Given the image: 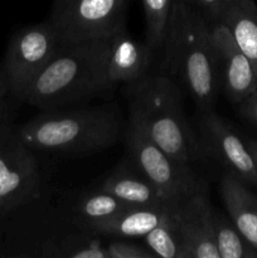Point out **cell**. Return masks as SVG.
<instances>
[{
    "instance_id": "484cf974",
    "label": "cell",
    "mask_w": 257,
    "mask_h": 258,
    "mask_svg": "<svg viewBox=\"0 0 257 258\" xmlns=\"http://www.w3.org/2000/svg\"><path fill=\"white\" fill-rule=\"evenodd\" d=\"M248 146H249V149H251L252 154H253L254 159H256V163H257V141H249Z\"/></svg>"
},
{
    "instance_id": "d4e9b609",
    "label": "cell",
    "mask_w": 257,
    "mask_h": 258,
    "mask_svg": "<svg viewBox=\"0 0 257 258\" xmlns=\"http://www.w3.org/2000/svg\"><path fill=\"white\" fill-rule=\"evenodd\" d=\"M238 106L242 115L257 125V90L247 96L242 102L238 103Z\"/></svg>"
},
{
    "instance_id": "5bb4252c",
    "label": "cell",
    "mask_w": 257,
    "mask_h": 258,
    "mask_svg": "<svg viewBox=\"0 0 257 258\" xmlns=\"http://www.w3.org/2000/svg\"><path fill=\"white\" fill-rule=\"evenodd\" d=\"M173 212L164 208L128 207L108 219L90 224L86 229L112 238H143Z\"/></svg>"
},
{
    "instance_id": "4fadbf2b",
    "label": "cell",
    "mask_w": 257,
    "mask_h": 258,
    "mask_svg": "<svg viewBox=\"0 0 257 258\" xmlns=\"http://www.w3.org/2000/svg\"><path fill=\"white\" fill-rule=\"evenodd\" d=\"M219 191L232 223L257 249V197L231 171L222 176Z\"/></svg>"
},
{
    "instance_id": "277c9868",
    "label": "cell",
    "mask_w": 257,
    "mask_h": 258,
    "mask_svg": "<svg viewBox=\"0 0 257 258\" xmlns=\"http://www.w3.org/2000/svg\"><path fill=\"white\" fill-rule=\"evenodd\" d=\"M130 116L166 154L191 165L203 158L201 140L188 123L180 87L166 75H148L127 85Z\"/></svg>"
},
{
    "instance_id": "7a4b0ae2",
    "label": "cell",
    "mask_w": 257,
    "mask_h": 258,
    "mask_svg": "<svg viewBox=\"0 0 257 258\" xmlns=\"http://www.w3.org/2000/svg\"><path fill=\"white\" fill-rule=\"evenodd\" d=\"M110 38L60 44L29 83L20 102L53 110L92 98L111 87L107 76Z\"/></svg>"
},
{
    "instance_id": "5b68a950",
    "label": "cell",
    "mask_w": 257,
    "mask_h": 258,
    "mask_svg": "<svg viewBox=\"0 0 257 258\" xmlns=\"http://www.w3.org/2000/svg\"><path fill=\"white\" fill-rule=\"evenodd\" d=\"M125 138L134 165L156 189L169 211L175 212L196 190L201 178L196 175L190 165L175 160L156 145L130 117Z\"/></svg>"
},
{
    "instance_id": "cb8c5ba5",
    "label": "cell",
    "mask_w": 257,
    "mask_h": 258,
    "mask_svg": "<svg viewBox=\"0 0 257 258\" xmlns=\"http://www.w3.org/2000/svg\"><path fill=\"white\" fill-rule=\"evenodd\" d=\"M202 13L211 23L218 20L224 5L228 0H184Z\"/></svg>"
},
{
    "instance_id": "603a6c76",
    "label": "cell",
    "mask_w": 257,
    "mask_h": 258,
    "mask_svg": "<svg viewBox=\"0 0 257 258\" xmlns=\"http://www.w3.org/2000/svg\"><path fill=\"white\" fill-rule=\"evenodd\" d=\"M17 102L20 101L15 96L4 66L0 63V122L13 120Z\"/></svg>"
},
{
    "instance_id": "d6986e66",
    "label": "cell",
    "mask_w": 257,
    "mask_h": 258,
    "mask_svg": "<svg viewBox=\"0 0 257 258\" xmlns=\"http://www.w3.org/2000/svg\"><path fill=\"white\" fill-rule=\"evenodd\" d=\"M146 247L163 258H185L183 241L176 227L174 213L168 214L155 228L143 237Z\"/></svg>"
},
{
    "instance_id": "44dd1931",
    "label": "cell",
    "mask_w": 257,
    "mask_h": 258,
    "mask_svg": "<svg viewBox=\"0 0 257 258\" xmlns=\"http://www.w3.org/2000/svg\"><path fill=\"white\" fill-rule=\"evenodd\" d=\"M101 236L86 229L85 233H75L65 237L53 251L54 257L65 258H108L106 246Z\"/></svg>"
},
{
    "instance_id": "ba28073f",
    "label": "cell",
    "mask_w": 257,
    "mask_h": 258,
    "mask_svg": "<svg viewBox=\"0 0 257 258\" xmlns=\"http://www.w3.org/2000/svg\"><path fill=\"white\" fill-rule=\"evenodd\" d=\"M59 47V39L48 20L27 25L13 35L3 66L18 100Z\"/></svg>"
},
{
    "instance_id": "30bf717a",
    "label": "cell",
    "mask_w": 257,
    "mask_h": 258,
    "mask_svg": "<svg viewBox=\"0 0 257 258\" xmlns=\"http://www.w3.org/2000/svg\"><path fill=\"white\" fill-rule=\"evenodd\" d=\"M185 258H219L213 239V206L208 184L201 179L196 190L174 212Z\"/></svg>"
},
{
    "instance_id": "8992f818",
    "label": "cell",
    "mask_w": 257,
    "mask_h": 258,
    "mask_svg": "<svg viewBox=\"0 0 257 258\" xmlns=\"http://www.w3.org/2000/svg\"><path fill=\"white\" fill-rule=\"evenodd\" d=\"M42 175L34 150L25 145L12 121L0 122V217L40 197Z\"/></svg>"
},
{
    "instance_id": "3957f363",
    "label": "cell",
    "mask_w": 257,
    "mask_h": 258,
    "mask_svg": "<svg viewBox=\"0 0 257 258\" xmlns=\"http://www.w3.org/2000/svg\"><path fill=\"white\" fill-rule=\"evenodd\" d=\"M25 145L34 151L92 154L115 145L126 127L113 106L43 110L32 120L15 125Z\"/></svg>"
},
{
    "instance_id": "9a60e30c",
    "label": "cell",
    "mask_w": 257,
    "mask_h": 258,
    "mask_svg": "<svg viewBox=\"0 0 257 258\" xmlns=\"http://www.w3.org/2000/svg\"><path fill=\"white\" fill-rule=\"evenodd\" d=\"M100 189L112 194L127 206L168 209L156 189L138 170L134 163L133 169H128V166H118V169L103 180Z\"/></svg>"
},
{
    "instance_id": "4316f807",
    "label": "cell",
    "mask_w": 257,
    "mask_h": 258,
    "mask_svg": "<svg viewBox=\"0 0 257 258\" xmlns=\"http://www.w3.org/2000/svg\"><path fill=\"white\" fill-rule=\"evenodd\" d=\"M3 243H4V236H3V224H2V218H0V257H2V252H3Z\"/></svg>"
},
{
    "instance_id": "6da1fadb",
    "label": "cell",
    "mask_w": 257,
    "mask_h": 258,
    "mask_svg": "<svg viewBox=\"0 0 257 258\" xmlns=\"http://www.w3.org/2000/svg\"><path fill=\"white\" fill-rule=\"evenodd\" d=\"M161 50L163 75L176 76L201 112L213 110L221 72L211 22L184 0H174L170 28Z\"/></svg>"
},
{
    "instance_id": "52a82bcc",
    "label": "cell",
    "mask_w": 257,
    "mask_h": 258,
    "mask_svg": "<svg viewBox=\"0 0 257 258\" xmlns=\"http://www.w3.org/2000/svg\"><path fill=\"white\" fill-rule=\"evenodd\" d=\"M127 0H55L48 22L60 44L107 39L125 27Z\"/></svg>"
},
{
    "instance_id": "ac0fdd59",
    "label": "cell",
    "mask_w": 257,
    "mask_h": 258,
    "mask_svg": "<svg viewBox=\"0 0 257 258\" xmlns=\"http://www.w3.org/2000/svg\"><path fill=\"white\" fill-rule=\"evenodd\" d=\"M128 207L131 206H127L115 196L98 188L96 191L81 197L75 209L83 222L85 228H87L90 224L111 218Z\"/></svg>"
},
{
    "instance_id": "7402d4cb",
    "label": "cell",
    "mask_w": 257,
    "mask_h": 258,
    "mask_svg": "<svg viewBox=\"0 0 257 258\" xmlns=\"http://www.w3.org/2000/svg\"><path fill=\"white\" fill-rule=\"evenodd\" d=\"M108 258H153L155 253L149 247L116 238L106 246Z\"/></svg>"
},
{
    "instance_id": "e0dca14e",
    "label": "cell",
    "mask_w": 257,
    "mask_h": 258,
    "mask_svg": "<svg viewBox=\"0 0 257 258\" xmlns=\"http://www.w3.org/2000/svg\"><path fill=\"white\" fill-rule=\"evenodd\" d=\"M213 239L219 258H257V249L223 213L213 208Z\"/></svg>"
},
{
    "instance_id": "9c48e42d",
    "label": "cell",
    "mask_w": 257,
    "mask_h": 258,
    "mask_svg": "<svg viewBox=\"0 0 257 258\" xmlns=\"http://www.w3.org/2000/svg\"><path fill=\"white\" fill-rule=\"evenodd\" d=\"M201 144L204 154H209L219 161L227 171L247 183L257 186V163L248 145L233 131V128L213 112H202Z\"/></svg>"
},
{
    "instance_id": "8fae6325",
    "label": "cell",
    "mask_w": 257,
    "mask_h": 258,
    "mask_svg": "<svg viewBox=\"0 0 257 258\" xmlns=\"http://www.w3.org/2000/svg\"><path fill=\"white\" fill-rule=\"evenodd\" d=\"M211 24L221 72V85L229 101L238 105L257 90V73L251 60L237 45L228 28L221 22Z\"/></svg>"
},
{
    "instance_id": "7c38bea8",
    "label": "cell",
    "mask_w": 257,
    "mask_h": 258,
    "mask_svg": "<svg viewBox=\"0 0 257 258\" xmlns=\"http://www.w3.org/2000/svg\"><path fill=\"white\" fill-rule=\"evenodd\" d=\"M155 50L148 43L138 42L126 25L110 37L107 76L111 85H131L149 75Z\"/></svg>"
},
{
    "instance_id": "2e32d148",
    "label": "cell",
    "mask_w": 257,
    "mask_h": 258,
    "mask_svg": "<svg viewBox=\"0 0 257 258\" xmlns=\"http://www.w3.org/2000/svg\"><path fill=\"white\" fill-rule=\"evenodd\" d=\"M217 22L228 28L257 73V5L254 0H228Z\"/></svg>"
},
{
    "instance_id": "ffe728a7",
    "label": "cell",
    "mask_w": 257,
    "mask_h": 258,
    "mask_svg": "<svg viewBox=\"0 0 257 258\" xmlns=\"http://www.w3.org/2000/svg\"><path fill=\"white\" fill-rule=\"evenodd\" d=\"M146 22V43L154 50H161L168 37L174 0H143Z\"/></svg>"
}]
</instances>
